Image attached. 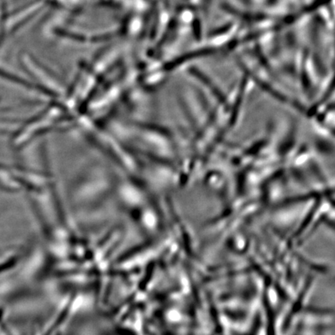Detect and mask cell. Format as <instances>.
Wrapping results in <instances>:
<instances>
[{
	"mask_svg": "<svg viewBox=\"0 0 335 335\" xmlns=\"http://www.w3.org/2000/svg\"><path fill=\"white\" fill-rule=\"evenodd\" d=\"M202 37L220 29L248 27L259 33L288 20L317 3V0H193Z\"/></svg>",
	"mask_w": 335,
	"mask_h": 335,
	"instance_id": "6da1fadb",
	"label": "cell"
}]
</instances>
